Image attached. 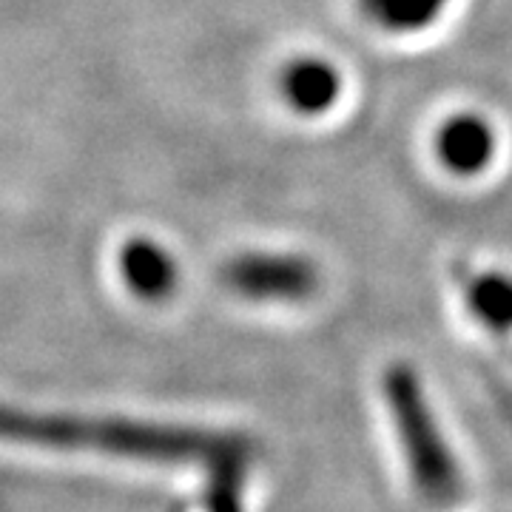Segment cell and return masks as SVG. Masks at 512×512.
<instances>
[{
  "mask_svg": "<svg viewBox=\"0 0 512 512\" xmlns=\"http://www.w3.org/2000/svg\"><path fill=\"white\" fill-rule=\"evenodd\" d=\"M467 311L493 333H512V276L478 274L464 288Z\"/></svg>",
  "mask_w": 512,
  "mask_h": 512,
  "instance_id": "7",
  "label": "cell"
},
{
  "mask_svg": "<svg viewBox=\"0 0 512 512\" xmlns=\"http://www.w3.org/2000/svg\"><path fill=\"white\" fill-rule=\"evenodd\" d=\"M0 439L160 464L197 461L208 476V510H234L245 501V478L254 461V441L242 433L114 416L32 413L9 404H0Z\"/></svg>",
  "mask_w": 512,
  "mask_h": 512,
  "instance_id": "1",
  "label": "cell"
},
{
  "mask_svg": "<svg viewBox=\"0 0 512 512\" xmlns=\"http://www.w3.org/2000/svg\"><path fill=\"white\" fill-rule=\"evenodd\" d=\"M382 384L384 402L390 410V419L396 424V433L402 439L407 470H410L416 493L436 507L453 504L464 490V481H461V470H458L450 444L441 436L439 421L427 402L416 367L396 362L384 370Z\"/></svg>",
  "mask_w": 512,
  "mask_h": 512,
  "instance_id": "2",
  "label": "cell"
},
{
  "mask_svg": "<svg viewBox=\"0 0 512 512\" xmlns=\"http://www.w3.org/2000/svg\"><path fill=\"white\" fill-rule=\"evenodd\" d=\"M225 285L254 302H305L322 285L316 262L302 254L248 251L222 268Z\"/></svg>",
  "mask_w": 512,
  "mask_h": 512,
  "instance_id": "3",
  "label": "cell"
},
{
  "mask_svg": "<svg viewBox=\"0 0 512 512\" xmlns=\"http://www.w3.org/2000/svg\"><path fill=\"white\" fill-rule=\"evenodd\" d=\"M128 291L146 302H163L180 285V268L174 256L148 237H131L117 256Z\"/></svg>",
  "mask_w": 512,
  "mask_h": 512,
  "instance_id": "6",
  "label": "cell"
},
{
  "mask_svg": "<svg viewBox=\"0 0 512 512\" xmlns=\"http://www.w3.org/2000/svg\"><path fill=\"white\" fill-rule=\"evenodd\" d=\"M433 146H436V157L450 174L478 177L493 165L498 137L487 117L476 111H461L441 123Z\"/></svg>",
  "mask_w": 512,
  "mask_h": 512,
  "instance_id": "4",
  "label": "cell"
},
{
  "mask_svg": "<svg viewBox=\"0 0 512 512\" xmlns=\"http://www.w3.org/2000/svg\"><path fill=\"white\" fill-rule=\"evenodd\" d=\"M370 23L393 35H413L430 29L444 15L450 0H359Z\"/></svg>",
  "mask_w": 512,
  "mask_h": 512,
  "instance_id": "8",
  "label": "cell"
},
{
  "mask_svg": "<svg viewBox=\"0 0 512 512\" xmlns=\"http://www.w3.org/2000/svg\"><path fill=\"white\" fill-rule=\"evenodd\" d=\"M342 89H345L342 72L325 57H296L279 74V92L285 103L305 117L328 114L339 103Z\"/></svg>",
  "mask_w": 512,
  "mask_h": 512,
  "instance_id": "5",
  "label": "cell"
}]
</instances>
